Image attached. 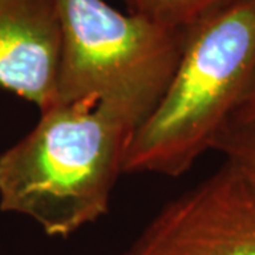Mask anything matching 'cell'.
<instances>
[{
    "label": "cell",
    "mask_w": 255,
    "mask_h": 255,
    "mask_svg": "<svg viewBox=\"0 0 255 255\" xmlns=\"http://www.w3.org/2000/svg\"><path fill=\"white\" fill-rule=\"evenodd\" d=\"M133 130L95 100L54 102L0 155V210L70 237L110 210Z\"/></svg>",
    "instance_id": "cell-1"
},
{
    "label": "cell",
    "mask_w": 255,
    "mask_h": 255,
    "mask_svg": "<svg viewBox=\"0 0 255 255\" xmlns=\"http://www.w3.org/2000/svg\"><path fill=\"white\" fill-rule=\"evenodd\" d=\"M254 82L255 0H231L186 30L173 80L129 139L124 173H186Z\"/></svg>",
    "instance_id": "cell-2"
},
{
    "label": "cell",
    "mask_w": 255,
    "mask_h": 255,
    "mask_svg": "<svg viewBox=\"0 0 255 255\" xmlns=\"http://www.w3.org/2000/svg\"><path fill=\"white\" fill-rule=\"evenodd\" d=\"M55 4L63 41L54 102L95 100L135 132L173 80L186 30L124 14L104 0Z\"/></svg>",
    "instance_id": "cell-3"
},
{
    "label": "cell",
    "mask_w": 255,
    "mask_h": 255,
    "mask_svg": "<svg viewBox=\"0 0 255 255\" xmlns=\"http://www.w3.org/2000/svg\"><path fill=\"white\" fill-rule=\"evenodd\" d=\"M119 255H255V187L224 163L167 201Z\"/></svg>",
    "instance_id": "cell-4"
},
{
    "label": "cell",
    "mask_w": 255,
    "mask_h": 255,
    "mask_svg": "<svg viewBox=\"0 0 255 255\" xmlns=\"http://www.w3.org/2000/svg\"><path fill=\"white\" fill-rule=\"evenodd\" d=\"M61 41L55 0H0V87L40 111L53 105Z\"/></svg>",
    "instance_id": "cell-5"
},
{
    "label": "cell",
    "mask_w": 255,
    "mask_h": 255,
    "mask_svg": "<svg viewBox=\"0 0 255 255\" xmlns=\"http://www.w3.org/2000/svg\"><path fill=\"white\" fill-rule=\"evenodd\" d=\"M211 150L255 187V82L216 136Z\"/></svg>",
    "instance_id": "cell-6"
},
{
    "label": "cell",
    "mask_w": 255,
    "mask_h": 255,
    "mask_svg": "<svg viewBox=\"0 0 255 255\" xmlns=\"http://www.w3.org/2000/svg\"><path fill=\"white\" fill-rule=\"evenodd\" d=\"M136 14L172 30H187L209 13L231 0H124Z\"/></svg>",
    "instance_id": "cell-7"
}]
</instances>
